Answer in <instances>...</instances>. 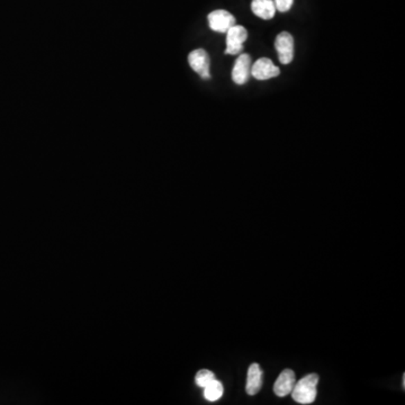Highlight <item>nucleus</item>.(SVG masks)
Here are the masks:
<instances>
[{"label":"nucleus","mask_w":405,"mask_h":405,"mask_svg":"<svg viewBox=\"0 0 405 405\" xmlns=\"http://www.w3.org/2000/svg\"><path fill=\"white\" fill-rule=\"evenodd\" d=\"M319 383V376L316 374H309L301 381L295 383L293 387V399L300 404H311L315 401L318 391L316 386Z\"/></svg>","instance_id":"nucleus-1"},{"label":"nucleus","mask_w":405,"mask_h":405,"mask_svg":"<svg viewBox=\"0 0 405 405\" xmlns=\"http://www.w3.org/2000/svg\"><path fill=\"white\" fill-rule=\"evenodd\" d=\"M248 39V31L241 25H234L227 32V50L225 54L239 56L242 53L243 43Z\"/></svg>","instance_id":"nucleus-2"},{"label":"nucleus","mask_w":405,"mask_h":405,"mask_svg":"<svg viewBox=\"0 0 405 405\" xmlns=\"http://www.w3.org/2000/svg\"><path fill=\"white\" fill-rule=\"evenodd\" d=\"M275 48L278 53V60L282 65H289L294 59V39L289 32L278 34L275 40Z\"/></svg>","instance_id":"nucleus-3"},{"label":"nucleus","mask_w":405,"mask_h":405,"mask_svg":"<svg viewBox=\"0 0 405 405\" xmlns=\"http://www.w3.org/2000/svg\"><path fill=\"white\" fill-rule=\"evenodd\" d=\"M209 28L218 33H227L236 25V17L225 10H214L207 16Z\"/></svg>","instance_id":"nucleus-4"},{"label":"nucleus","mask_w":405,"mask_h":405,"mask_svg":"<svg viewBox=\"0 0 405 405\" xmlns=\"http://www.w3.org/2000/svg\"><path fill=\"white\" fill-rule=\"evenodd\" d=\"M188 62L191 69L200 74L202 79L211 78V71H209L211 60L205 50H194L193 52L189 53L188 56Z\"/></svg>","instance_id":"nucleus-5"},{"label":"nucleus","mask_w":405,"mask_h":405,"mask_svg":"<svg viewBox=\"0 0 405 405\" xmlns=\"http://www.w3.org/2000/svg\"><path fill=\"white\" fill-rule=\"evenodd\" d=\"M251 56L240 53L232 70V80L236 85H245L251 76Z\"/></svg>","instance_id":"nucleus-6"},{"label":"nucleus","mask_w":405,"mask_h":405,"mask_svg":"<svg viewBox=\"0 0 405 405\" xmlns=\"http://www.w3.org/2000/svg\"><path fill=\"white\" fill-rule=\"evenodd\" d=\"M280 74V68L268 58H260L251 65V76L257 80L271 79L278 77Z\"/></svg>","instance_id":"nucleus-7"},{"label":"nucleus","mask_w":405,"mask_h":405,"mask_svg":"<svg viewBox=\"0 0 405 405\" xmlns=\"http://www.w3.org/2000/svg\"><path fill=\"white\" fill-rule=\"evenodd\" d=\"M296 380H295V373L292 369H285L280 373L277 381L273 384V392L277 396L284 397L289 395L292 392Z\"/></svg>","instance_id":"nucleus-8"},{"label":"nucleus","mask_w":405,"mask_h":405,"mask_svg":"<svg viewBox=\"0 0 405 405\" xmlns=\"http://www.w3.org/2000/svg\"><path fill=\"white\" fill-rule=\"evenodd\" d=\"M262 386V371L259 364H252L248 369L246 391L249 395H256Z\"/></svg>","instance_id":"nucleus-9"},{"label":"nucleus","mask_w":405,"mask_h":405,"mask_svg":"<svg viewBox=\"0 0 405 405\" xmlns=\"http://www.w3.org/2000/svg\"><path fill=\"white\" fill-rule=\"evenodd\" d=\"M251 10L264 21L273 19L277 12L273 0H252Z\"/></svg>","instance_id":"nucleus-10"},{"label":"nucleus","mask_w":405,"mask_h":405,"mask_svg":"<svg viewBox=\"0 0 405 405\" xmlns=\"http://www.w3.org/2000/svg\"><path fill=\"white\" fill-rule=\"evenodd\" d=\"M223 393H225V387L222 385L221 382H218L216 378L214 381L211 382L207 386L204 387V396L209 402H215V401L221 399Z\"/></svg>","instance_id":"nucleus-11"},{"label":"nucleus","mask_w":405,"mask_h":405,"mask_svg":"<svg viewBox=\"0 0 405 405\" xmlns=\"http://www.w3.org/2000/svg\"><path fill=\"white\" fill-rule=\"evenodd\" d=\"M215 375L213 371H209V369H202L198 371L195 377V382H196L197 386L204 387L207 386L211 382L214 381Z\"/></svg>","instance_id":"nucleus-12"},{"label":"nucleus","mask_w":405,"mask_h":405,"mask_svg":"<svg viewBox=\"0 0 405 405\" xmlns=\"http://www.w3.org/2000/svg\"><path fill=\"white\" fill-rule=\"evenodd\" d=\"M276 10L280 12H289L292 8L294 0H273Z\"/></svg>","instance_id":"nucleus-13"},{"label":"nucleus","mask_w":405,"mask_h":405,"mask_svg":"<svg viewBox=\"0 0 405 405\" xmlns=\"http://www.w3.org/2000/svg\"><path fill=\"white\" fill-rule=\"evenodd\" d=\"M403 387H405V375H403Z\"/></svg>","instance_id":"nucleus-14"}]
</instances>
